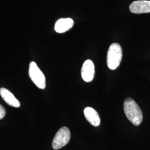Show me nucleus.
<instances>
[{
	"instance_id": "1",
	"label": "nucleus",
	"mask_w": 150,
	"mask_h": 150,
	"mask_svg": "<svg viewBox=\"0 0 150 150\" xmlns=\"http://www.w3.org/2000/svg\"><path fill=\"white\" fill-rule=\"evenodd\" d=\"M125 114L129 121L135 126H139L142 121L143 114L139 105L131 98L126 99L123 103Z\"/></svg>"
},
{
	"instance_id": "6",
	"label": "nucleus",
	"mask_w": 150,
	"mask_h": 150,
	"mask_svg": "<svg viewBox=\"0 0 150 150\" xmlns=\"http://www.w3.org/2000/svg\"><path fill=\"white\" fill-rule=\"evenodd\" d=\"M95 66L91 59L85 61L81 69V75L83 80L87 82L93 80L95 76Z\"/></svg>"
},
{
	"instance_id": "10",
	"label": "nucleus",
	"mask_w": 150,
	"mask_h": 150,
	"mask_svg": "<svg viewBox=\"0 0 150 150\" xmlns=\"http://www.w3.org/2000/svg\"><path fill=\"white\" fill-rule=\"evenodd\" d=\"M6 115V110L3 106L0 105V120L4 118Z\"/></svg>"
},
{
	"instance_id": "5",
	"label": "nucleus",
	"mask_w": 150,
	"mask_h": 150,
	"mask_svg": "<svg viewBox=\"0 0 150 150\" xmlns=\"http://www.w3.org/2000/svg\"><path fill=\"white\" fill-rule=\"evenodd\" d=\"M129 10L134 13L141 14L150 12V1L139 0L133 2L129 6Z\"/></svg>"
},
{
	"instance_id": "7",
	"label": "nucleus",
	"mask_w": 150,
	"mask_h": 150,
	"mask_svg": "<svg viewBox=\"0 0 150 150\" xmlns=\"http://www.w3.org/2000/svg\"><path fill=\"white\" fill-rule=\"evenodd\" d=\"M74 25V22L72 18H60L56 22L54 26V30L57 33H64L70 30L73 27Z\"/></svg>"
},
{
	"instance_id": "4",
	"label": "nucleus",
	"mask_w": 150,
	"mask_h": 150,
	"mask_svg": "<svg viewBox=\"0 0 150 150\" xmlns=\"http://www.w3.org/2000/svg\"><path fill=\"white\" fill-rule=\"evenodd\" d=\"M71 137L70 130L67 127H63L59 129L55 135L53 142L52 147L54 150H59L67 145Z\"/></svg>"
},
{
	"instance_id": "2",
	"label": "nucleus",
	"mask_w": 150,
	"mask_h": 150,
	"mask_svg": "<svg viewBox=\"0 0 150 150\" xmlns=\"http://www.w3.org/2000/svg\"><path fill=\"white\" fill-rule=\"evenodd\" d=\"M122 51L121 46L117 43H113L108 48L107 55V64L110 70H116L121 62Z\"/></svg>"
},
{
	"instance_id": "3",
	"label": "nucleus",
	"mask_w": 150,
	"mask_h": 150,
	"mask_svg": "<svg viewBox=\"0 0 150 150\" xmlns=\"http://www.w3.org/2000/svg\"><path fill=\"white\" fill-rule=\"evenodd\" d=\"M29 76L35 85L40 89L46 87V79L42 72L38 68L36 62H31L29 66Z\"/></svg>"
},
{
	"instance_id": "8",
	"label": "nucleus",
	"mask_w": 150,
	"mask_h": 150,
	"mask_svg": "<svg viewBox=\"0 0 150 150\" xmlns=\"http://www.w3.org/2000/svg\"><path fill=\"white\" fill-rule=\"evenodd\" d=\"M84 115L86 120L94 126H98L100 125V118L96 111L90 107H86L85 108Z\"/></svg>"
},
{
	"instance_id": "9",
	"label": "nucleus",
	"mask_w": 150,
	"mask_h": 150,
	"mask_svg": "<svg viewBox=\"0 0 150 150\" xmlns=\"http://www.w3.org/2000/svg\"><path fill=\"white\" fill-rule=\"evenodd\" d=\"M0 95L3 100L10 106L14 107L20 106V102L11 92L5 88H0Z\"/></svg>"
}]
</instances>
